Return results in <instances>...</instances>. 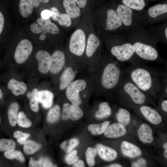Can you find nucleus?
Returning <instances> with one entry per match:
<instances>
[{
    "mask_svg": "<svg viewBox=\"0 0 167 167\" xmlns=\"http://www.w3.org/2000/svg\"><path fill=\"white\" fill-rule=\"evenodd\" d=\"M128 41L133 46L135 53L141 61L156 62L164 64L157 47L159 41L150 31L141 29L127 32Z\"/></svg>",
    "mask_w": 167,
    "mask_h": 167,
    "instance_id": "nucleus-1",
    "label": "nucleus"
},
{
    "mask_svg": "<svg viewBox=\"0 0 167 167\" xmlns=\"http://www.w3.org/2000/svg\"><path fill=\"white\" fill-rule=\"evenodd\" d=\"M125 73L141 90L148 95L158 93L160 82L159 73L143 62L131 64L124 69Z\"/></svg>",
    "mask_w": 167,
    "mask_h": 167,
    "instance_id": "nucleus-2",
    "label": "nucleus"
},
{
    "mask_svg": "<svg viewBox=\"0 0 167 167\" xmlns=\"http://www.w3.org/2000/svg\"><path fill=\"white\" fill-rule=\"evenodd\" d=\"M126 34H116V39L110 48L111 54L121 63L135 64L142 62L136 55L133 46L127 40Z\"/></svg>",
    "mask_w": 167,
    "mask_h": 167,
    "instance_id": "nucleus-3",
    "label": "nucleus"
},
{
    "mask_svg": "<svg viewBox=\"0 0 167 167\" xmlns=\"http://www.w3.org/2000/svg\"><path fill=\"white\" fill-rule=\"evenodd\" d=\"M114 91L120 97L128 98L134 104L138 105L145 103L149 96L139 88L125 71Z\"/></svg>",
    "mask_w": 167,
    "mask_h": 167,
    "instance_id": "nucleus-4",
    "label": "nucleus"
},
{
    "mask_svg": "<svg viewBox=\"0 0 167 167\" xmlns=\"http://www.w3.org/2000/svg\"><path fill=\"white\" fill-rule=\"evenodd\" d=\"M115 10L120 17L126 33L143 28L146 24L144 15L135 13V11L122 4L118 5Z\"/></svg>",
    "mask_w": 167,
    "mask_h": 167,
    "instance_id": "nucleus-5",
    "label": "nucleus"
},
{
    "mask_svg": "<svg viewBox=\"0 0 167 167\" xmlns=\"http://www.w3.org/2000/svg\"><path fill=\"white\" fill-rule=\"evenodd\" d=\"M122 63L115 59L104 66L100 77V84L103 89L114 90L118 84L124 73Z\"/></svg>",
    "mask_w": 167,
    "mask_h": 167,
    "instance_id": "nucleus-6",
    "label": "nucleus"
},
{
    "mask_svg": "<svg viewBox=\"0 0 167 167\" xmlns=\"http://www.w3.org/2000/svg\"><path fill=\"white\" fill-rule=\"evenodd\" d=\"M86 45V37L84 31L76 30L72 35L70 41L69 48L70 51L78 56L84 53Z\"/></svg>",
    "mask_w": 167,
    "mask_h": 167,
    "instance_id": "nucleus-7",
    "label": "nucleus"
},
{
    "mask_svg": "<svg viewBox=\"0 0 167 167\" xmlns=\"http://www.w3.org/2000/svg\"><path fill=\"white\" fill-rule=\"evenodd\" d=\"M87 83L84 80L78 79L72 82L67 88L66 94L72 104L79 106L82 103L79 92L86 87Z\"/></svg>",
    "mask_w": 167,
    "mask_h": 167,
    "instance_id": "nucleus-8",
    "label": "nucleus"
},
{
    "mask_svg": "<svg viewBox=\"0 0 167 167\" xmlns=\"http://www.w3.org/2000/svg\"><path fill=\"white\" fill-rule=\"evenodd\" d=\"M33 46L28 40L24 39L19 43L15 51L14 58L15 62L21 65L24 63L31 54Z\"/></svg>",
    "mask_w": 167,
    "mask_h": 167,
    "instance_id": "nucleus-9",
    "label": "nucleus"
},
{
    "mask_svg": "<svg viewBox=\"0 0 167 167\" xmlns=\"http://www.w3.org/2000/svg\"><path fill=\"white\" fill-rule=\"evenodd\" d=\"M167 4H158L150 7L147 14L144 15L147 22L157 21L160 19H163L167 16Z\"/></svg>",
    "mask_w": 167,
    "mask_h": 167,
    "instance_id": "nucleus-10",
    "label": "nucleus"
},
{
    "mask_svg": "<svg viewBox=\"0 0 167 167\" xmlns=\"http://www.w3.org/2000/svg\"><path fill=\"white\" fill-rule=\"evenodd\" d=\"M83 114L82 110L79 106L67 103L63 105L62 118L64 120L69 119L77 120L80 118Z\"/></svg>",
    "mask_w": 167,
    "mask_h": 167,
    "instance_id": "nucleus-11",
    "label": "nucleus"
},
{
    "mask_svg": "<svg viewBox=\"0 0 167 167\" xmlns=\"http://www.w3.org/2000/svg\"><path fill=\"white\" fill-rule=\"evenodd\" d=\"M51 56L45 50L38 51L36 54L35 58L38 64V70L42 74H47L49 70Z\"/></svg>",
    "mask_w": 167,
    "mask_h": 167,
    "instance_id": "nucleus-12",
    "label": "nucleus"
},
{
    "mask_svg": "<svg viewBox=\"0 0 167 167\" xmlns=\"http://www.w3.org/2000/svg\"><path fill=\"white\" fill-rule=\"evenodd\" d=\"M65 62V58L64 53L59 50L55 51L51 56L49 71L53 74H58L63 68Z\"/></svg>",
    "mask_w": 167,
    "mask_h": 167,
    "instance_id": "nucleus-13",
    "label": "nucleus"
},
{
    "mask_svg": "<svg viewBox=\"0 0 167 167\" xmlns=\"http://www.w3.org/2000/svg\"><path fill=\"white\" fill-rule=\"evenodd\" d=\"M37 22L42 29V32L39 37L40 40L41 41L45 39L46 34L48 33L56 34L59 32V29L58 26L52 23L50 19H45L41 17L39 18L37 20Z\"/></svg>",
    "mask_w": 167,
    "mask_h": 167,
    "instance_id": "nucleus-14",
    "label": "nucleus"
},
{
    "mask_svg": "<svg viewBox=\"0 0 167 167\" xmlns=\"http://www.w3.org/2000/svg\"><path fill=\"white\" fill-rule=\"evenodd\" d=\"M139 108L141 113L152 123L157 125L161 122V116L155 109L145 105H141Z\"/></svg>",
    "mask_w": 167,
    "mask_h": 167,
    "instance_id": "nucleus-15",
    "label": "nucleus"
},
{
    "mask_svg": "<svg viewBox=\"0 0 167 167\" xmlns=\"http://www.w3.org/2000/svg\"><path fill=\"white\" fill-rule=\"evenodd\" d=\"M125 126L120 123H114L109 125L104 132L105 136L109 138H116L126 134Z\"/></svg>",
    "mask_w": 167,
    "mask_h": 167,
    "instance_id": "nucleus-16",
    "label": "nucleus"
},
{
    "mask_svg": "<svg viewBox=\"0 0 167 167\" xmlns=\"http://www.w3.org/2000/svg\"><path fill=\"white\" fill-rule=\"evenodd\" d=\"M7 87L15 96L24 94L26 92L28 89L27 85L24 82L18 81L13 78L11 79L9 81Z\"/></svg>",
    "mask_w": 167,
    "mask_h": 167,
    "instance_id": "nucleus-17",
    "label": "nucleus"
},
{
    "mask_svg": "<svg viewBox=\"0 0 167 167\" xmlns=\"http://www.w3.org/2000/svg\"><path fill=\"white\" fill-rule=\"evenodd\" d=\"M96 148L100 157L105 161H111L117 157V153L112 148L99 143L96 145Z\"/></svg>",
    "mask_w": 167,
    "mask_h": 167,
    "instance_id": "nucleus-18",
    "label": "nucleus"
},
{
    "mask_svg": "<svg viewBox=\"0 0 167 167\" xmlns=\"http://www.w3.org/2000/svg\"><path fill=\"white\" fill-rule=\"evenodd\" d=\"M140 140L144 143H151L153 140V131L151 127L146 123L141 125L138 131Z\"/></svg>",
    "mask_w": 167,
    "mask_h": 167,
    "instance_id": "nucleus-19",
    "label": "nucleus"
},
{
    "mask_svg": "<svg viewBox=\"0 0 167 167\" xmlns=\"http://www.w3.org/2000/svg\"><path fill=\"white\" fill-rule=\"evenodd\" d=\"M75 75V73L71 67H68L66 68L60 77V89L63 90L67 88L72 82Z\"/></svg>",
    "mask_w": 167,
    "mask_h": 167,
    "instance_id": "nucleus-20",
    "label": "nucleus"
},
{
    "mask_svg": "<svg viewBox=\"0 0 167 167\" xmlns=\"http://www.w3.org/2000/svg\"><path fill=\"white\" fill-rule=\"evenodd\" d=\"M121 147L122 153L126 156L134 158L141 154V151L137 146L127 141L122 142Z\"/></svg>",
    "mask_w": 167,
    "mask_h": 167,
    "instance_id": "nucleus-21",
    "label": "nucleus"
},
{
    "mask_svg": "<svg viewBox=\"0 0 167 167\" xmlns=\"http://www.w3.org/2000/svg\"><path fill=\"white\" fill-rule=\"evenodd\" d=\"M50 11L52 13L51 16L52 19L57 21L60 25L66 27H69L71 25V18L67 14L60 13L58 9L54 7H51Z\"/></svg>",
    "mask_w": 167,
    "mask_h": 167,
    "instance_id": "nucleus-22",
    "label": "nucleus"
},
{
    "mask_svg": "<svg viewBox=\"0 0 167 167\" xmlns=\"http://www.w3.org/2000/svg\"><path fill=\"white\" fill-rule=\"evenodd\" d=\"M54 98L53 93L47 90L38 91L39 102L45 109H48L52 105Z\"/></svg>",
    "mask_w": 167,
    "mask_h": 167,
    "instance_id": "nucleus-23",
    "label": "nucleus"
},
{
    "mask_svg": "<svg viewBox=\"0 0 167 167\" xmlns=\"http://www.w3.org/2000/svg\"><path fill=\"white\" fill-rule=\"evenodd\" d=\"M101 44L99 38L95 34H90L88 39L86 48V54L88 57H92Z\"/></svg>",
    "mask_w": 167,
    "mask_h": 167,
    "instance_id": "nucleus-24",
    "label": "nucleus"
},
{
    "mask_svg": "<svg viewBox=\"0 0 167 167\" xmlns=\"http://www.w3.org/2000/svg\"><path fill=\"white\" fill-rule=\"evenodd\" d=\"M63 4L66 13L71 18H76L80 15V8L76 6L74 0H63Z\"/></svg>",
    "mask_w": 167,
    "mask_h": 167,
    "instance_id": "nucleus-25",
    "label": "nucleus"
},
{
    "mask_svg": "<svg viewBox=\"0 0 167 167\" xmlns=\"http://www.w3.org/2000/svg\"><path fill=\"white\" fill-rule=\"evenodd\" d=\"M19 7L21 16L25 18L28 17L33 11V5L32 0H20Z\"/></svg>",
    "mask_w": 167,
    "mask_h": 167,
    "instance_id": "nucleus-26",
    "label": "nucleus"
},
{
    "mask_svg": "<svg viewBox=\"0 0 167 167\" xmlns=\"http://www.w3.org/2000/svg\"><path fill=\"white\" fill-rule=\"evenodd\" d=\"M19 109V105L15 102L11 103L9 106L8 117L10 123L12 126H15L17 123Z\"/></svg>",
    "mask_w": 167,
    "mask_h": 167,
    "instance_id": "nucleus-27",
    "label": "nucleus"
},
{
    "mask_svg": "<svg viewBox=\"0 0 167 167\" xmlns=\"http://www.w3.org/2000/svg\"><path fill=\"white\" fill-rule=\"evenodd\" d=\"M38 89L33 88L31 91H29L27 94V96L30 101V106L32 110L34 112L39 110V101L38 99Z\"/></svg>",
    "mask_w": 167,
    "mask_h": 167,
    "instance_id": "nucleus-28",
    "label": "nucleus"
},
{
    "mask_svg": "<svg viewBox=\"0 0 167 167\" xmlns=\"http://www.w3.org/2000/svg\"><path fill=\"white\" fill-rule=\"evenodd\" d=\"M155 37L159 41L167 43V26L166 23L150 31Z\"/></svg>",
    "mask_w": 167,
    "mask_h": 167,
    "instance_id": "nucleus-29",
    "label": "nucleus"
},
{
    "mask_svg": "<svg viewBox=\"0 0 167 167\" xmlns=\"http://www.w3.org/2000/svg\"><path fill=\"white\" fill-rule=\"evenodd\" d=\"M122 4L137 11L143 10L146 5L144 0H122Z\"/></svg>",
    "mask_w": 167,
    "mask_h": 167,
    "instance_id": "nucleus-30",
    "label": "nucleus"
},
{
    "mask_svg": "<svg viewBox=\"0 0 167 167\" xmlns=\"http://www.w3.org/2000/svg\"><path fill=\"white\" fill-rule=\"evenodd\" d=\"M111 113V109L108 103L104 102L99 104L98 110L96 112L95 116L97 118L102 119L109 116Z\"/></svg>",
    "mask_w": 167,
    "mask_h": 167,
    "instance_id": "nucleus-31",
    "label": "nucleus"
},
{
    "mask_svg": "<svg viewBox=\"0 0 167 167\" xmlns=\"http://www.w3.org/2000/svg\"><path fill=\"white\" fill-rule=\"evenodd\" d=\"M116 118L120 123L124 126L129 124L131 121L130 114L126 109L120 108L116 113Z\"/></svg>",
    "mask_w": 167,
    "mask_h": 167,
    "instance_id": "nucleus-32",
    "label": "nucleus"
},
{
    "mask_svg": "<svg viewBox=\"0 0 167 167\" xmlns=\"http://www.w3.org/2000/svg\"><path fill=\"white\" fill-rule=\"evenodd\" d=\"M110 123V121H106L100 124H91L88 126V129L94 135H101L104 132Z\"/></svg>",
    "mask_w": 167,
    "mask_h": 167,
    "instance_id": "nucleus-33",
    "label": "nucleus"
},
{
    "mask_svg": "<svg viewBox=\"0 0 167 167\" xmlns=\"http://www.w3.org/2000/svg\"><path fill=\"white\" fill-rule=\"evenodd\" d=\"M41 147L40 144L32 140H28L24 143L23 151L26 155H31L38 150Z\"/></svg>",
    "mask_w": 167,
    "mask_h": 167,
    "instance_id": "nucleus-34",
    "label": "nucleus"
},
{
    "mask_svg": "<svg viewBox=\"0 0 167 167\" xmlns=\"http://www.w3.org/2000/svg\"><path fill=\"white\" fill-rule=\"evenodd\" d=\"M29 166L31 167H56L54 165L49 159L46 157L40 158L38 161L34 160L31 158L29 161Z\"/></svg>",
    "mask_w": 167,
    "mask_h": 167,
    "instance_id": "nucleus-35",
    "label": "nucleus"
},
{
    "mask_svg": "<svg viewBox=\"0 0 167 167\" xmlns=\"http://www.w3.org/2000/svg\"><path fill=\"white\" fill-rule=\"evenodd\" d=\"M60 114V107L58 105H55L49 110L47 115V120L50 123H54L58 120Z\"/></svg>",
    "mask_w": 167,
    "mask_h": 167,
    "instance_id": "nucleus-36",
    "label": "nucleus"
},
{
    "mask_svg": "<svg viewBox=\"0 0 167 167\" xmlns=\"http://www.w3.org/2000/svg\"><path fill=\"white\" fill-rule=\"evenodd\" d=\"M15 146V143L12 140L6 139H0V152L14 150Z\"/></svg>",
    "mask_w": 167,
    "mask_h": 167,
    "instance_id": "nucleus-37",
    "label": "nucleus"
},
{
    "mask_svg": "<svg viewBox=\"0 0 167 167\" xmlns=\"http://www.w3.org/2000/svg\"><path fill=\"white\" fill-rule=\"evenodd\" d=\"M160 82V89L158 92L162 97H167V76L166 72L159 73Z\"/></svg>",
    "mask_w": 167,
    "mask_h": 167,
    "instance_id": "nucleus-38",
    "label": "nucleus"
},
{
    "mask_svg": "<svg viewBox=\"0 0 167 167\" xmlns=\"http://www.w3.org/2000/svg\"><path fill=\"white\" fill-rule=\"evenodd\" d=\"M4 155L6 158L8 159H15L22 163L24 162L25 161L24 155L19 151L14 150L6 151Z\"/></svg>",
    "mask_w": 167,
    "mask_h": 167,
    "instance_id": "nucleus-39",
    "label": "nucleus"
},
{
    "mask_svg": "<svg viewBox=\"0 0 167 167\" xmlns=\"http://www.w3.org/2000/svg\"><path fill=\"white\" fill-rule=\"evenodd\" d=\"M97 151L95 148H88L86 152L87 162L89 167L93 166L95 164V157L97 154Z\"/></svg>",
    "mask_w": 167,
    "mask_h": 167,
    "instance_id": "nucleus-40",
    "label": "nucleus"
},
{
    "mask_svg": "<svg viewBox=\"0 0 167 167\" xmlns=\"http://www.w3.org/2000/svg\"><path fill=\"white\" fill-rule=\"evenodd\" d=\"M17 123L19 126L25 128L29 127L32 124L31 121L26 117V115L22 111L18 113Z\"/></svg>",
    "mask_w": 167,
    "mask_h": 167,
    "instance_id": "nucleus-41",
    "label": "nucleus"
},
{
    "mask_svg": "<svg viewBox=\"0 0 167 167\" xmlns=\"http://www.w3.org/2000/svg\"><path fill=\"white\" fill-rule=\"evenodd\" d=\"M30 136V134L19 131H15L13 134L14 137L17 139V142L21 144H24Z\"/></svg>",
    "mask_w": 167,
    "mask_h": 167,
    "instance_id": "nucleus-42",
    "label": "nucleus"
},
{
    "mask_svg": "<svg viewBox=\"0 0 167 167\" xmlns=\"http://www.w3.org/2000/svg\"><path fill=\"white\" fill-rule=\"evenodd\" d=\"M77 151L74 150L71 151L65 157L66 162L69 165L74 164L78 160V157L77 155Z\"/></svg>",
    "mask_w": 167,
    "mask_h": 167,
    "instance_id": "nucleus-43",
    "label": "nucleus"
},
{
    "mask_svg": "<svg viewBox=\"0 0 167 167\" xmlns=\"http://www.w3.org/2000/svg\"><path fill=\"white\" fill-rule=\"evenodd\" d=\"M79 141L76 139H71L69 142L68 146H66L64 150L66 153H69L78 144Z\"/></svg>",
    "mask_w": 167,
    "mask_h": 167,
    "instance_id": "nucleus-44",
    "label": "nucleus"
},
{
    "mask_svg": "<svg viewBox=\"0 0 167 167\" xmlns=\"http://www.w3.org/2000/svg\"><path fill=\"white\" fill-rule=\"evenodd\" d=\"M31 31L36 34H38L42 32V29L37 24L33 23L30 26Z\"/></svg>",
    "mask_w": 167,
    "mask_h": 167,
    "instance_id": "nucleus-45",
    "label": "nucleus"
},
{
    "mask_svg": "<svg viewBox=\"0 0 167 167\" xmlns=\"http://www.w3.org/2000/svg\"><path fill=\"white\" fill-rule=\"evenodd\" d=\"M52 14V13L50 10L45 9L41 11V15L42 19H47L51 17Z\"/></svg>",
    "mask_w": 167,
    "mask_h": 167,
    "instance_id": "nucleus-46",
    "label": "nucleus"
},
{
    "mask_svg": "<svg viewBox=\"0 0 167 167\" xmlns=\"http://www.w3.org/2000/svg\"><path fill=\"white\" fill-rule=\"evenodd\" d=\"M4 24V19L3 15L0 11V35L3 30Z\"/></svg>",
    "mask_w": 167,
    "mask_h": 167,
    "instance_id": "nucleus-47",
    "label": "nucleus"
},
{
    "mask_svg": "<svg viewBox=\"0 0 167 167\" xmlns=\"http://www.w3.org/2000/svg\"><path fill=\"white\" fill-rule=\"evenodd\" d=\"M79 7L84 8L86 5L87 0H74Z\"/></svg>",
    "mask_w": 167,
    "mask_h": 167,
    "instance_id": "nucleus-48",
    "label": "nucleus"
},
{
    "mask_svg": "<svg viewBox=\"0 0 167 167\" xmlns=\"http://www.w3.org/2000/svg\"><path fill=\"white\" fill-rule=\"evenodd\" d=\"M32 1L33 6L36 7L39 5L41 2L47 3L49 2V0H32Z\"/></svg>",
    "mask_w": 167,
    "mask_h": 167,
    "instance_id": "nucleus-49",
    "label": "nucleus"
},
{
    "mask_svg": "<svg viewBox=\"0 0 167 167\" xmlns=\"http://www.w3.org/2000/svg\"><path fill=\"white\" fill-rule=\"evenodd\" d=\"M161 108L162 110L165 112H167V100H164L161 102Z\"/></svg>",
    "mask_w": 167,
    "mask_h": 167,
    "instance_id": "nucleus-50",
    "label": "nucleus"
},
{
    "mask_svg": "<svg viewBox=\"0 0 167 167\" xmlns=\"http://www.w3.org/2000/svg\"><path fill=\"white\" fill-rule=\"evenodd\" d=\"M73 166L75 167H83L85 166L83 161L81 160H79L77 161L74 163Z\"/></svg>",
    "mask_w": 167,
    "mask_h": 167,
    "instance_id": "nucleus-51",
    "label": "nucleus"
},
{
    "mask_svg": "<svg viewBox=\"0 0 167 167\" xmlns=\"http://www.w3.org/2000/svg\"><path fill=\"white\" fill-rule=\"evenodd\" d=\"M137 162L140 165V167H145L146 165V161L143 158L139 159Z\"/></svg>",
    "mask_w": 167,
    "mask_h": 167,
    "instance_id": "nucleus-52",
    "label": "nucleus"
},
{
    "mask_svg": "<svg viewBox=\"0 0 167 167\" xmlns=\"http://www.w3.org/2000/svg\"><path fill=\"white\" fill-rule=\"evenodd\" d=\"M131 166L133 167H140V166L137 162H134L132 164Z\"/></svg>",
    "mask_w": 167,
    "mask_h": 167,
    "instance_id": "nucleus-53",
    "label": "nucleus"
},
{
    "mask_svg": "<svg viewBox=\"0 0 167 167\" xmlns=\"http://www.w3.org/2000/svg\"><path fill=\"white\" fill-rule=\"evenodd\" d=\"M109 167H122V166L118 164H113L110 165Z\"/></svg>",
    "mask_w": 167,
    "mask_h": 167,
    "instance_id": "nucleus-54",
    "label": "nucleus"
},
{
    "mask_svg": "<svg viewBox=\"0 0 167 167\" xmlns=\"http://www.w3.org/2000/svg\"><path fill=\"white\" fill-rule=\"evenodd\" d=\"M3 96V93L1 88H0V99L2 98Z\"/></svg>",
    "mask_w": 167,
    "mask_h": 167,
    "instance_id": "nucleus-55",
    "label": "nucleus"
},
{
    "mask_svg": "<svg viewBox=\"0 0 167 167\" xmlns=\"http://www.w3.org/2000/svg\"><path fill=\"white\" fill-rule=\"evenodd\" d=\"M164 156L165 158H167V149L164 151Z\"/></svg>",
    "mask_w": 167,
    "mask_h": 167,
    "instance_id": "nucleus-56",
    "label": "nucleus"
},
{
    "mask_svg": "<svg viewBox=\"0 0 167 167\" xmlns=\"http://www.w3.org/2000/svg\"><path fill=\"white\" fill-rule=\"evenodd\" d=\"M163 147L165 149H167V142L165 143V144L164 145Z\"/></svg>",
    "mask_w": 167,
    "mask_h": 167,
    "instance_id": "nucleus-57",
    "label": "nucleus"
},
{
    "mask_svg": "<svg viewBox=\"0 0 167 167\" xmlns=\"http://www.w3.org/2000/svg\"><path fill=\"white\" fill-rule=\"evenodd\" d=\"M1 117H0V123H1Z\"/></svg>",
    "mask_w": 167,
    "mask_h": 167,
    "instance_id": "nucleus-58",
    "label": "nucleus"
}]
</instances>
